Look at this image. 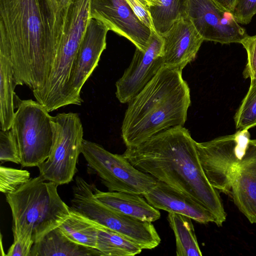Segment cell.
Segmentation results:
<instances>
[{
  "instance_id": "obj_11",
  "label": "cell",
  "mask_w": 256,
  "mask_h": 256,
  "mask_svg": "<svg viewBox=\"0 0 256 256\" xmlns=\"http://www.w3.org/2000/svg\"><path fill=\"white\" fill-rule=\"evenodd\" d=\"M188 17L204 40L240 44L249 36L232 12L220 8L213 0H188Z\"/></svg>"
},
{
  "instance_id": "obj_19",
  "label": "cell",
  "mask_w": 256,
  "mask_h": 256,
  "mask_svg": "<svg viewBox=\"0 0 256 256\" xmlns=\"http://www.w3.org/2000/svg\"><path fill=\"white\" fill-rule=\"evenodd\" d=\"M101 256L96 248L78 244L70 240L58 227L34 242L30 256Z\"/></svg>"
},
{
  "instance_id": "obj_34",
  "label": "cell",
  "mask_w": 256,
  "mask_h": 256,
  "mask_svg": "<svg viewBox=\"0 0 256 256\" xmlns=\"http://www.w3.org/2000/svg\"><path fill=\"white\" fill-rule=\"evenodd\" d=\"M140 2L147 9L152 6H154L159 4L158 0H137Z\"/></svg>"
},
{
  "instance_id": "obj_23",
  "label": "cell",
  "mask_w": 256,
  "mask_h": 256,
  "mask_svg": "<svg viewBox=\"0 0 256 256\" xmlns=\"http://www.w3.org/2000/svg\"><path fill=\"white\" fill-rule=\"evenodd\" d=\"M168 220L173 230L178 256H202L192 218L180 214L168 212Z\"/></svg>"
},
{
  "instance_id": "obj_22",
  "label": "cell",
  "mask_w": 256,
  "mask_h": 256,
  "mask_svg": "<svg viewBox=\"0 0 256 256\" xmlns=\"http://www.w3.org/2000/svg\"><path fill=\"white\" fill-rule=\"evenodd\" d=\"M58 228L74 242L96 249L97 228L93 220L82 214L70 208L69 216Z\"/></svg>"
},
{
  "instance_id": "obj_6",
  "label": "cell",
  "mask_w": 256,
  "mask_h": 256,
  "mask_svg": "<svg viewBox=\"0 0 256 256\" xmlns=\"http://www.w3.org/2000/svg\"><path fill=\"white\" fill-rule=\"evenodd\" d=\"M70 204L72 209L128 238L142 250L154 248L160 243L152 222L131 217L106 206L95 197L92 184L79 176L76 178Z\"/></svg>"
},
{
  "instance_id": "obj_5",
  "label": "cell",
  "mask_w": 256,
  "mask_h": 256,
  "mask_svg": "<svg viewBox=\"0 0 256 256\" xmlns=\"http://www.w3.org/2000/svg\"><path fill=\"white\" fill-rule=\"evenodd\" d=\"M90 0H72L48 80L36 100L50 112L69 104L68 82L90 19Z\"/></svg>"
},
{
  "instance_id": "obj_27",
  "label": "cell",
  "mask_w": 256,
  "mask_h": 256,
  "mask_svg": "<svg viewBox=\"0 0 256 256\" xmlns=\"http://www.w3.org/2000/svg\"><path fill=\"white\" fill-rule=\"evenodd\" d=\"M10 162L20 164V158L16 142L11 130H0V162Z\"/></svg>"
},
{
  "instance_id": "obj_30",
  "label": "cell",
  "mask_w": 256,
  "mask_h": 256,
  "mask_svg": "<svg viewBox=\"0 0 256 256\" xmlns=\"http://www.w3.org/2000/svg\"><path fill=\"white\" fill-rule=\"evenodd\" d=\"M232 14L238 24H248L256 14V0H236Z\"/></svg>"
},
{
  "instance_id": "obj_26",
  "label": "cell",
  "mask_w": 256,
  "mask_h": 256,
  "mask_svg": "<svg viewBox=\"0 0 256 256\" xmlns=\"http://www.w3.org/2000/svg\"><path fill=\"white\" fill-rule=\"evenodd\" d=\"M27 170L0 166V191L6 194L17 190L30 178Z\"/></svg>"
},
{
  "instance_id": "obj_1",
  "label": "cell",
  "mask_w": 256,
  "mask_h": 256,
  "mask_svg": "<svg viewBox=\"0 0 256 256\" xmlns=\"http://www.w3.org/2000/svg\"><path fill=\"white\" fill-rule=\"evenodd\" d=\"M63 28L47 0H0V54L10 59L17 86L35 98L48 80Z\"/></svg>"
},
{
  "instance_id": "obj_13",
  "label": "cell",
  "mask_w": 256,
  "mask_h": 256,
  "mask_svg": "<svg viewBox=\"0 0 256 256\" xmlns=\"http://www.w3.org/2000/svg\"><path fill=\"white\" fill-rule=\"evenodd\" d=\"M90 16L128 39L136 48L146 50L152 29L140 20L126 0H90Z\"/></svg>"
},
{
  "instance_id": "obj_2",
  "label": "cell",
  "mask_w": 256,
  "mask_h": 256,
  "mask_svg": "<svg viewBox=\"0 0 256 256\" xmlns=\"http://www.w3.org/2000/svg\"><path fill=\"white\" fill-rule=\"evenodd\" d=\"M196 141L184 126L170 128L140 144L127 147L123 156L136 168L184 194L208 210L222 226L225 212L218 190L208 180Z\"/></svg>"
},
{
  "instance_id": "obj_18",
  "label": "cell",
  "mask_w": 256,
  "mask_h": 256,
  "mask_svg": "<svg viewBox=\"0 0 256 256\" xmlns=\"http://www.w3.org/2000/svg\"><path fill=\"white\" fill-rule=\"evenodd\" d=\"M92 186L95 197L99 201L118 212L152 222L160 217L159 210L150 205L142 195L127 192H104L94 184Z\"/></svg>"
},
{
  "instance_id": "obj_10",
  "label": "cell",
  "mask_w": 256,
  "mask_h": 256,
  "mask_svg": "<svg viewBox=\"0 0 256 256\" xmlns=\"http://www.w3.org/2000/svg\"><path fill=\"white\" fill-rule=\"evenodd\" d=\"M250 140L248 130L243 129L209 141L196 142L204 172L214 188L231 196L236 167L245 154Z\"/></svg>"
},
{
  "instance_id": "obj_4",
  "label": "cell",
  "mask_w": 256,
  "mask_h": 256,
  "mask_svg": "<svg viewBox=\"0 0 256 256\" xmlns=\"http://www.w3.org/2000/svg\"><path fill=\"white\" fill-rule=\"evenodd\" d=\"M58 186L39 175L6 194L12 217L14 238L30 232L35 242L69 216L70 208L58 194Z\"/></svg>"
},
{
  "instance_id": "obj_17",
  "label": "cell",
  "mask_w": 256,
  "mask_h": 256,
  "mask_svg": "<svg viewBox=\"0 0 256 256\" xmlns=\"http://www.w3.org/2000/svg\"><path fill=\"white\" fill-rule=\"evenodd\" d=\"M142 196L158 210L187 216L201 224L215 222L213 214L204 206L161 181L158 180L153 188Z\"/></svg>"
},
{
  "instance_id": "obj_15",
  "label": "cell",
  "mask_w": 256,
  "mask_h": 256,
  "mask_svg": "<svg viewBox=\"0 0 256 256\" xmlns=\"http://www.w3.org/2000/svg\"><path fill=\"white\" fill-rule=\"evenodd\" d=\"M160 36L164 40V66L180 70L195 60L204 41L188 18L176 21Z\"/></svg>"
},
{
  "instance_id": "obj_3",
  "label": "cell",
  "mask_w": 256,
  "mask_h": 256,
  "mask_svg": "<svg viewBox=\"0 0 256 256\" xmlns=\"http://www.w3.org/2000/svg\"><path fill=\"white\" fill-rule=\"evenodd\" d=\"M128 103L122 136L126 147H132L162 130L184 126L191 104L190 89L182 70L163 66Z\"/></svg>"
},
{
  "instance_id": "obj_12",
  "label": "cell",
  "mask_w": 256,
  "mask_h": 256,
  "mask_svg": "<svg viewBox=\"0 0 256 256\" xmlns=\"http://www.w3.org/2000/svg\"><path fill=\"white\" fill-rule=\"evenodd\" d=\"M164 40L152 30L144 51L136 48L132 59L123 75L116 83V94L122 104L128 103L164 66Z\"/></svg>"
},
{
  "instance_id": "obj_21",
  "label": "cell",
  "mask_w": 256,
  "mask_h": 256,
  "mask_svg": "<svg viewBox=\"0 0 256 256\" xmlns=\"http://www.w3.org/2000/svg\"><path fill=\"white\" fill-rule=\"evenodd\" d=\"M93 222L98 230L96 249L102 256H134L142 252V248L132 240Z\"/></svg>"
},
{
  "instance_id": "obj_29",
  "label": "cell",
  "mask_w": 256,
  "mask_h": 256,
  "mask_svg": "<svg viewBox=\"0 0 256 256\" xmlns=\"http://www.w3.org/2000/svg\"><path fill=\"white\" fill-rule=\"evenodd\" d=\"M34 242L32 234L27 232L14 238V242L8 250L7 256H30Z\"/></svg>"
},
{
  "instance_id": "obj_8",
  "label": "cell",
  "mask_w": 256,
  "mask_h": 256,
  "mask_svg": "<svg viewBox=\"0 0 256 256\" xmlns=\"http://www.w3.org/2000/svg\"><path fill=\"white\" fill-rule=\"evenodd\" d=\"M51 117L36 100H19L10 130L22 167H38L48 158L53 139Z\"/></svg>"
},
{
  "instance_id": "obj_14",
  "label": "cell",
  "mask_w": 256,
  "mask_h": 256,
  "mask_svg": "<svg viewBox=\"0 0 256 256\" xmlns=\"http://www.w3.org/2000/svg\"><path fill=\"white\" fill-rule=\"evenodd\" d=\"M108 30L100 21L90 19L70 77L69 104L80 106L83 102L80 96L82 88L97 67L102 54L106 48Z\"/></svg>"
},
{
  "instance_id": "obj_24",
  "label": "cell",
  "mask_w": 256,
  "mask_h": 256,
  "mask_svg": "<svg viewBox=\"0 0 256 256\" xmlns=\"http://www.w3.org/2000/svg\"><path fill=\"white\" fill-rule=\"evenodd\" d=\"M159 4L148 8L154 30L160 35L176 21L187 18L188 0H158Z\"/></svg>"
},
{
  "instance_id": "obj_28",
  "label": "cell",
  "mask_w": 256,
  "mask_h": 256,
  "mask_svg": "<svg viewBox=\"0 0 256 256\" xmlns=\"http://www.w3.org/2000/svg\"><path fill=\"white\" fill-rule=\"evenodd\" d=\"M240 44L247 54L246 64L242 72L244 78L256 80V34L248 36Z\"/></svg>"
},
{
  "instance_id": "obj_9",
  "label": "cell",
  "mask_w": 256,
  "mask_h": 256,
  "mask_svg": "<svg viewBox=\"0 0 256 256\" xmlns=\"http://www.w3.org/2000/svg\"><path fill=\"white\" fill-rule=\"evenodd\" d=\"M82 154L89 169L99 177L110 192L143 196L158 182L150 174L136 168L122 154H112L96 142L84 139Z\"/></svg>"
},
{
  "instance_id": "obj_16",
  "label": "cell",
  "mask_w": 256,
  "mask_h": 256,
  "mask_svg": "<svg viewBox=\"0 0 256 256\" xmlns=\"http://www.w3.org/2000/svg\"><path fill=\"white\" fill-rule=\"evenodd\" d=\"M234 202L251 224L256 223V140L236 167L232 182Z\"/></svg>"
},
{
  "instance_id": "obj_7",
  "label": "cell",
  "mask_w": 256,
  "mask_h": 256,
  "mask_svg": "<svg viewBox=\"0 0 256 256\" xmlns=\"http://www.w3.org/2000/svg\"><path fill=\"white\" fill-rule=\"evenodd\" d=\"M53 139L49 156L38 166L40 175L58 186L71 182L82 154L84 130L79 115L58 113L51 117Z\"/></svg>"
},
{
  "instance_id": "obj_32",
  "label": "cell",
  "mask_w": 256,
  "mask_h": 256,
  "mask_svg": "<svg viewBox=\"0 0 256 256\" xmlns=\"http://www.w3.org/2000/svg\"><path fill=\"white\" fill-rule=\"evenodd\" d=\"M126 0L140 20L150 28L154 30L152 24L148 9L137 0Z\"/></svg>"
},
{
  "instance_id": "obj_25",
  "label": "cell",
  "mask_w": 256,
  "mask_h": 256,
  "mask_svg": "<svg viewBox=\"0 0 256 256\" xmlns=\"http://www.w3.org/2000/svg\"><path fill=\"white\" fill-rule=\"evenodd\" d=\"M236 128L248 129L256 126V80H250L249 89L234 116Z\"/></svg>"
},
{
  "instance_id": "obj_33",
  "label": "cell",
  "mask_w": 256,
  "mask_h": 256,
  "mask_svg": "<svg viewBox=\"0 0 256 256\" xmlns=\"http://www.w3.org/2000/svg\"><path fill=\"white\" fill-rule=\"evenodd\" d=\"M220 8L232 12L236 0H213Z\"/></svg>"
},
{
  "instance_id": "obj_31",
  "label": "cell",
  "mask_w": 256,
  "mask_h": 256,
  "mask_svg": "<svg viewBox=\"0 0 256 256\" xmlns=\"http://www.w3.org/2000/svg\"><path fill=\"white\" fill-rule=\"evenodd\" d=\"M50 10L58 22L64 24L66 19L68 8L72 0H47Z\"/></svg>"
},
{
  "instance_id": "obj_20",
  "label": "cell",
  "mask_w": 256,
  "mask_h": 256,
  "mask_svg": "<svg viewBox=\"0 0 256 256\" xmlns=\"http://www.w3.org/2000/svg\"><path fill=\"white\" fill-rule=\"evenodd\" d=\"M17 86L12 64L8 56L0 54V128L10 130L14 116V88Z\"/></svg>"
}]
</instances>
